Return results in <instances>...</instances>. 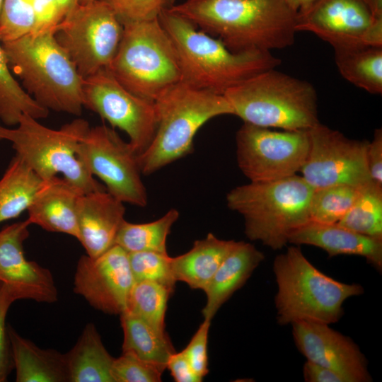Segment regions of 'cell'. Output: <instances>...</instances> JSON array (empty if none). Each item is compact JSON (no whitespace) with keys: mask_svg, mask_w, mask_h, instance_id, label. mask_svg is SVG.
Instances as JSON below:
<instances>
[{"mask_svg":"<svg viewBox=\"0 0 382 382\" xmlns=\"http://www.w3.org/2000/svg\"><path fill=\"white\" fill-rule=\"evenodd\" d=\"M169 9L233 52L283 49L297 33V13L284 0H185Z\"/></svg>","mask_w":382,"mask_h":382,"instance_id":"6da1fadb","label":"cell"},{"mask_svg":"<svg viewBox=\"0 0 382 382\" xmlns=\"http://www.w3.org/2000/svg\"><path fill=\"white\" fill-rule=\"evenodd\" d=\"M158 18L175 47L181 82L192 87L224 95L230 88L281 63L270 51L233 52L221 40L197 30L192 22L169 8Z\"/></svg>","mask_w":382,"mask_h":382,"instance_id":"7a4b0ae2","label":"cell"},{"mask_svg":"<svg viewBox=\"0 0 382 382\" xmlns=\"http://www.w3.org/2000/svg\"><path fill=\"white\" fill-rule=\"evenodd\" d=\"M1 43L11 71L37 103L49 111L81 115L83 78L53 30Z\"/></svg>","mask_w":382,"mask_h":382,"instance_id":"3957f363","label":"cell"},{"mask_svg":"<svg viewBox=\"0 0 382 382\" xmlns=\"http://www.w3.org/2000/svg\"><path fill=\"white\" fill-rule=\"evenodd\" d=\"M272 270L277 287L276 318L281 325L335 323L344 314V302L364 294L361 284L341 282L320 271L296 246L277 255Z\"/></svg>","mask_w":382,"mask_h":382,"instance_id":"277c9868","label":"cell"},{"mask_svg":"<svg viewBox=\"0 0 382 382\" xmlns=\"http://www.w3.org/2000/svg\"><path fill=\"white\" fill-rule=\"evenodd\" d=\"M313 190L296 174L237 186L226 199L228 207L242 215L246 236L277 250L289 243L292 233L310 221Z\"/></svg>","mask_w":382,"mask_h":382,"instance_id":"5b68a950","label":"cell"},{"mask_svg":"<svg viewBox=\"0 0 382 382\" xmlns=\"http://www.w3.org/2000/svg\"><path fill=\"white\" fill-rule=\"evenodd\" d=\"M224 96L233 115L245 123L289 131H308L320 123L313 86L275 68L245 79Z\"/></svg>","mask_w":382,"mask_h":382,"instance_id":"8992f818","label":"cell"},{"mask_svg":"<svg viewBox=\"0 0 382 382\" xmlns=\"http://www.w3.org/2000/svg\"><path fill=\"white\" fill-rule=\"evenodd\" d=\"M157 127L149 146L138 155L141 173L150 175L190 154L197 131L207 122L233 115L224 95L180 82L155 100Z\"/></svg>","mask_w":382,"mask_h":382,"instance_id":"52a82bcc","label":"cell"},{"mask_svg":"<svg viewBox=\"0 0 382 382\" xmlns=\"http://www.w3.org/2000/svg\"><path fill=\"white\" fill-rule=\"evenodd\" d=\"M37 120L21 115L15 128H0V139L10 141L16 154L42 180L60 175L83 194L104 189L79 156L81 141L90 128L88 121L76 118L54 129Z\"/></svg>","mask_w":382,"mask_h":382,"instance_id":"ba28073f","label":"cell"},{"mask_svg":"<svg viewBox=\"0 0 382 382\" xmlns=\"http://www.w3.org/2000/svg\"><path fill=\"white\" fill-rule=\"evenodd\" d=\"M108 69L127 90L153 102L182 81L175 47L158 18L123 25Z\"/></svg>","mask_w":382,"mask_h":382,"instance_id":"9c48e42d","label":"cell"},{"mask_svg":"<svg viewBox=\"0 0 382 382\" xmlns=\"http://www.w3.org/2000/svg\"><path fill=\"white\" fill-rule=\"evenodd\" d=\"M53 32L83 79L109 68L122 39L123 25L106 4L96 0L79 4Z\"/></svg>","mask_w":382,"mask_h":382,"instance_id":"30bf717a","label":"cell"},{"mask_svg":"<svg viewBox=\"0 0 382 382\" xmlns=\"http://www.w3.org/2000/svg\"><path fill=\"white\" fill-rule=\"evenodd\" d=\"M236 160L250 182H267L300 172L309 149L308 131H275L243 122L236 135Z\"/></svg>","mask_w":382,"mask_h":382,"instance_id":"8fae6325","label":"cell"},{"mask_svg":"<svg viewBox=\"0 0 382 382\" xmlns=\"http://www.w3.org/2000/svg\"><path fill=\"white\" fill-rule=\"evenodd\" d=\"M79 156L113 197L123 203L146 206L148 196L138 154L113 128L106 125L90 127L81 141Z\"/></svg>","mask_w":382,"mask_h":382,"instance_id":"7c38bea8","label":"cell"},{"mask_svg":"<svg viewBox=\"0 0 382 382\" xmlns=\"http://www.w3.org/2000/svg\"><path fill=\"white\" fill-rule=\"evenodd\" d=\"M84 107L112 127L124 131L139 155L151 142L158 115L155 103L124 87L108 69L83 79Z\"/></svg>","mask_w":382,"mask_h":382,"instance_id":"4fadbf2b","label":"cell"},{"mask_svg":"<svg viewBox=\"0 0 382 382\" xmlns=\"http://www.w3.org/2000/svg\"><path fill=\"white\" fill-rule=\"evenodd\" d=\"M309 149L300 172L314 189L371 183L366 163L368 141L352 139L320 122L308 130Z\"/></svg>","mask_w":382,"mask_h":382,"instance_id":"5bb4252c","label":"cell"},{"mask_svg":"<svg viewBox=\"0 0 382 382\" xmlns=\"http://www.w3.org/2000/svg\"><path fill=\"white\" fill-rule=\"evenodd\" d=\"M296 30L313 33L333 48L382 46V17L364 0H318L297 13Z\"/></svg>","mask_w":382,"mask_h":382,"instance_id":"9a60e30c","label":"cell"},{"mask_svg":"<svg viewBox=\"0 0 382 382\" xmlns=\"http://www.w3.org/2000/svg\"><path fill=\"white\" fill-rule=\"evenodd\" d=\"M129 253L117 244L92 258L82 255L74 278V291L93 308L108 314L122 313L134 284Z\"/></svg>","mask_w":382,"mask_h":382,"instance_id":"2e32d148","label":"cell"},{"mask_svg":"<svg viewBox=\"0 0 382 382\" xmlns=\"http://www.w3.org/2000/svg\"><path fill=\"white\" fill-rule=\"evenodd\" d=\"M292 336L307 361L330 369L347 382H370L368 361L359 346L330 325L314 322L293 323Z\"/></svg>","mask_w":382,"mask_h":382,"instance_id":"e0dca14e","label":"cell"},{"mask_svg":"<svg viewBox=\"0 0 382 382\" xmlns=\"http://www.w3.org/2000/svg\"><path fill=\"white\" fill-rule=\"evenodd\" d=\"M30 225L26 219L0 231V282L11 288L18 300L54 303L58 291L52 272L24 255L23 243Z\"/></svg>","mask_w":382,"mask_h":382,"instance_id":"ac0fdd59","label":"cell"},{"mask_svg":"<svg viewBox=\"0 0 382 382\" xmlns=\"http://www.w3.org/2000/svg\"><path fill=\"white\" fill-rule=\"evenodd\" d=\"M124 203L105 188L82 194L78 202V241L92 258L115 244L125 219Z\"/></svg>","mask_w":382,"mask_h":382,"instance_id":"d6986e66","label":"cell"},{"mask_svg":"<svg viewBox=\"0 0 382 382\" xmlns=\"http://www.w3.org/2000/svg\"><path fill=\"white\" fill-rule=\"evenodd\" d=\"M83 193L61 176L42 180L27 211L30 224L79 239L77 209Z\"/></svg>","mask_w":382,"mask_h":382,"instance_id":"ffe728a7","label":"cell"},{"mask_svg":"<svg viewBox=\"0 0 382 382\" xmlns=\"http://www.w3.org/2000/svg\"><path fill=\"white\" fill-rule=\"evenodd\" d=\"M289 243L316 246L329 257L361 256L377 271H382V238L364 236L337 224L309 221L292 233Z\"/></svg>","mask_w":382,"mask_h":382,"instance_id":"44dd1931","label":"cell"},{"mask_svg":"<svg viewBox=\"0 0 382 382\" xmlns=\"http://www.w3.org/2000/svg\"><path fill=\"white\" fill-rule=\"evenodd\" d=\"M264 259L263 253L253 244L236 241L204 289L207 296L202 309L204 318L212 320L221 306L245 284Z\"/></svg>","mask_w":382,"mask_h":382,"instance_id":"7402d4cb","label":"cell"},{"mask_svg":"<svg viewBox=\"0 0 382 382\" xmlns=\"http://www.w3.org/2000/svg\"><path fill=\"white\" fill-rule=\"evenodd\" d=\"M17 382H69L65 354L42 349L8 327Z\"/></svg>","mask_w":382,"mask_h":382,"instance_id":"603a6c76","label":"cell"},{"mask_svg":"<svg viewBox=\"0 0 382 382\" xmlns=\"http://www.w3.org/2000/svg\"><path fill=\"white\" fill-rule=\"evenodd\" d=\"M236 243L233 240L219 239L212 233L203 239L195 241L190 250L171 257L175 281L185 282L191 289L204 291Z\"/></svg>","mask_w":382,"mask_h":382,"instance_id":"cb8c5ba5","label":"cell"},{"mask_svg":"<svg viewBox=\"0 0 382 382\" xmlns=\"http://www.w3.org/2000/svg\"><path fill=\"white\" fill-rule=\"evenodd\" d=\"M65 357L69 382H114L112 366L115 358L105 347L93 323L86 325Z\"/></svg>","mask_w":382,"mask_h":382,"instance_id":"d4e9b609","label":"cell"},{"mask_svg":"<svg viewBox=\"0 0 382 382\" xmlns=\"http://www.w3.org/2000/svg\"><path fill=\"white\" fill-rule=\"evenodd\" d=\"M333 49L343 78L371 94L382 93V46L358 45Z\"/></svg>","mask_w":382,"mask_h":382,"instance_id":"484cf974","label":"cell"},{"mask_svg":"<svg viewBox=\"0 0 382 382\" xmlns=\"http://www.w3.org/2000/svg\"><path fill=\"white\" fill-rule=\"evenodd\" d=\"M42 180L16 154L0 179V223L29 207Z\"/></svg>","mask_w":382,"mask_h":382,"instance_id":"4316f807","label":"cell"},{"mask_svg":"<svg viewBox=\"0 0 382 382\" xmlns=\"http://www.w3.org/2000/svg\"><path fill=\"white\" fill-rule=\"evenodd\" d=\"M120 316L123 331L122 352L132 353L166 368L169 356L175 352L167 334L127 311Z\"/></svg>","mask_w":382,"mask_h":382,"instance_id":"83f0119b","label":"cell"},{"mask_svg":"<svg viewBox=\"0 0 382 382\" xmlns=\"http://www.w3.org/2000/svg\"><path fill=\"white\" fill-rule=\"evenodd\" d=\"M49 110L37 103L14 78L0 41V117L8 126H16L21 115L26 114L40 120Z\"/></svg>","mask_w":382,"mask_h":382,"instance_id":"f1b7e54d","label":"cell"},{"mask_svg":"<svg viewBox=\"0 0 382 382\" xmlns=\"http://www.w3.org/2000/svg\"><path fill=\"white\" fill-rule=\"evenodd\" d=\"M179 216L177 209H171L158 219L148 223L133 224L125 220L117 235L115 244L128 253H168L167 237Z\"/></svg>","mask_w":382,"mask_h":382,"instance_id":"f546056e","label":"cell"},{"mask_svg":"<svg viewBox=\"0 0 382 382\" xmlns=\"http://www.w3.org/2000/svg\"><path fill=\"white\" fill-rule=\"evenodd\" d=\"M337 224L357 233L382 238V187L371 182Z\"/></svg>","mask_w":382,"mask_h":382,"instance_id":"4dcf8cb0","label":"cell"},{"mask_svg":"<svg viewBox=\"0 0 382 382\" xmlns=\"http://www.w3.org/2000/svg\"><path fill=\"white\" fill-rule=\"evenodd\" d=\"M173 293L160 284L151 282H134L125 311L139 318L156 330L166 332L167 303Z\"/></svg>","mask_w":382,"mask_h":382,"instance_id":"1f68e13d","label":"cell"},{"mask_svg":"<svg viewBox=\"0 0 382 382\" xmlns=\"http://www.w3.org/2000/svg\"><path fill=\"white\" fill-rule=\"evenodd\" d=\"M362 187L336 185L314 190L309 205L310 221L338 223L352 207Z\"/></svg>","mask_w":382,"mask_h":382,"instance_id":"d6a6232c","label":"cell"},{"mask_svg":"<svg viewBox=\"0 0 382 382\" xmlns=\"http://www.w3.org/2000/svg\"><path fill=\"white\" fill-rule=\"evenodd\" d=\"M171 257L168 253L152 251L129 253L130 268L135 282L160 284L173 292L177 282L173 277Z\"/></svg>","mask_w":382,"mask_h":382,"instance_id":"836d02e7","label":"cell"},{"mask_svg":"<svg viewBox=\"0 0 382 382\" xmlns=\"http://www.w3.org/2000/svg\"><path fill=\"white\" fill-rule=\"evenodd\" d=\"M33 0H4L0 16V41L9 42L31 33Z\"/></svg>","mask_w":382,"mask_h":382,"instance_id":"e575fe53","label":"cell"},{"mask_svg":"<svg viewBox=\"0 0 382 382\" xmlns=\"http://www.w3.org/2000/svg\"><path fill=\"white\" fill-rule=\"evenodd\" d=\"M166 366L145 361L129 352L115 358L112 366L114 382H158Z\"/></svg>","mask_w":382,"mask_h":382,"instance_id":"d590c367","label":"cell"},{"mask_svg":"<svg viewBox=\"0 0 382 382\" xmlns=\"http://www.w3.org/2000/svg\"><path fill=\"white\" fill-rule=\"evenodd\" d=\"M115 13L122 25L157 18L175 0H100Z\"/></svg>","mask_w":382,"mask_h":382,"instance_id":"8d00e7d4","label":"cell"},{"mask_svg":"<svg viewBox=\"0 0 382 382\" xmlns=\"http://www.w3.org/2000/svg\"><path fill=\"white\" fill-rule=\"evenodd\" d=\"M17 300L11 288L0 282V382L7 381L13 368L6 318L11 305Z\"/></svg>","mask_w":382,"mask_h":382,"instance_id":"74e56055","label":"cell"},{"mask_svg":"<svg viewBox=\"0 0 382 382\" xmlns=\"http://www.w3.org/2000/svg\"><path fill=\"white\" fill-rule=\"evenodd\" d=\"M211 320L204 318L186 347L182 350L194 371L202 378L208 373V337Z\"/></svg>","mask_w":382,"mask_h":382,"instance_id":"f35d334b","label":"cell"},{"mask_svg":"<svg viewBox=\"0 0 382 382\" xmlns=\"http://www.w3.org/2000/svg\"><path fill=\"white\" fill-rule=\"evenodd\" d=\"M33 13L32 34L53 30L62 20L56 0H33Z\"/></svg>","mask_w":382,"mask_h":382,"instance_id":"ab89813d","label":"cell"},{"mask_svg":"<svg viewBox=\"0 0 382 382\" xmlns=\"http://www.w3.org/2000/svg\"><path fill=\"white\" fill-rule=\"evenodd\" d=\"M366 163L371 181L382 187V130L374 131L373 139L368 142Z\"/></svg>","mask_w":382,"mask_h":382,"instance_id":"60d3db41","label":"cell"},{"mask_svg":"<svg viewBox=\"0 0 382 382\" xmlns=\"http://www.w3.org/2000/svg\"><path fill=\"white\" fill-rule=\"evenodd\" d=\"M166 369L176 382H201L203 380L194 371L183 351H175L169 356Z\"/></svg>","mask_w":382,"mask_h":382,"instance_id":"b9f144b4","label":"cell"},{"mask_svg":"<svg viewBox=\"0 0 382 382\" xmlns=\"http://www.w3.org/2000/svg\"><path fill=\"white\" fill-rule=\"evenodd\" d=\"M303 376L306 382H347L337 372L307 360L303 366Z\"/></svg>","mask_w":382,"mask_h":382,"instance_id":"7bdbcfd3","label":"cell"},{"mask_svg":"<svg viewBox=\"0 0 382 382\" xmlns=\"http://www.w3.org/2000/svg\"><path fill=\"white\" fill-rule=\"evenodd\" d=\"M297 13L305 11L318 0H284Z\"/></svg>","mask_w":382,"mask_h":382,"instance_id":"ee69618b","label":"cell"},{"mask_svg":"<svg viewBox=\"0 0 382 382\" xmlns=\"http://www.w3.org/2000/svg\"><path fill=\"white\" fill-rule=\"evenodd\" d=\"M56 2L63 19L69 12L79 4V0H56Z\"/></svg>","mask_w":382,"mask_h":382,"instance_id":"f6af8a7d","label":"cell"},{"mask_svg":"<svg viewBox=\"0 0 382 382\" xmlns=\"http://www.w3.org/2000/svg\"><path fill=\"white\" fill-rule=\"evenodd\" d=\"M371 8L374 16L382 17V0H364Z\"/></svg>","mask_w":382,"mask_h":382,"instance_id":"bcb514c9","label":"cell"},{"mask_svg":"<svg viewBox=\"0 0 382 382\" xmlns=\"http://www.w3.org/2000/svg\"><path fill=\"white\" fill-rule=\"evenodd\" d=\"M96 0H79V4H89L91 2H93Z\"/></svg>","mask_w":382,"mask_h":382,"instance_id":"7dc6e473","label":"cell"},{"mask_svg":"<svg viewBox=\"0 0 382 382\" xmlns=\"http://www.w3.org/2000/svg\"><path fill=\"white\" fill-rule=\"evenodd\" d=\"M4 1V0H0V16H1V9H2Z\"/></svg>","mask_w":382,"mask_h":382,"instance_id":"c3c4849f","label":"cell"},{"mask_svg":"<svg viewBox=\"0 0 382 382\" xmlns=\"http://www.w3.org/2000/svg\"><path fill=\"white\" fill-rule=\"evenodd\" d=\"M1 123V117H0V128L2 127Z\"/></svg>","mask_w":382,"mask_h":382,"instance_id":"681fc988","label":"cell"}]
</instances>
